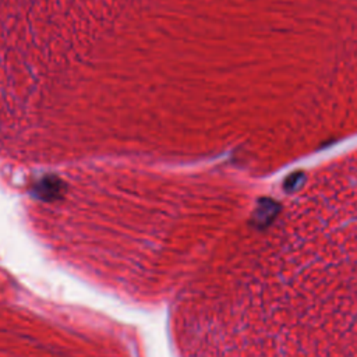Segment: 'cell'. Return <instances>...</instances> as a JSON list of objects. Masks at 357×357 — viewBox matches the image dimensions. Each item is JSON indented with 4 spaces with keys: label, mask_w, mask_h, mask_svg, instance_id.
<instances>
[{
    "label": "cell",
    "mask_w": 357,
    "mask_h": 357,
    "mask_svg": "<svg viewBox=\"0 0 357 357\" xmlns=\"http://www.w3.org/2000/svg\"><path fill=\"white\" fill-rule=\"evenodd\" d=\"M303 180H304V173L303 172H294V173H291L290 176L286 177L283 187H284L286 191H294L297 187H300Z\"/></svg>",
    "instance_id": "obj_1"
}]
</instances>
